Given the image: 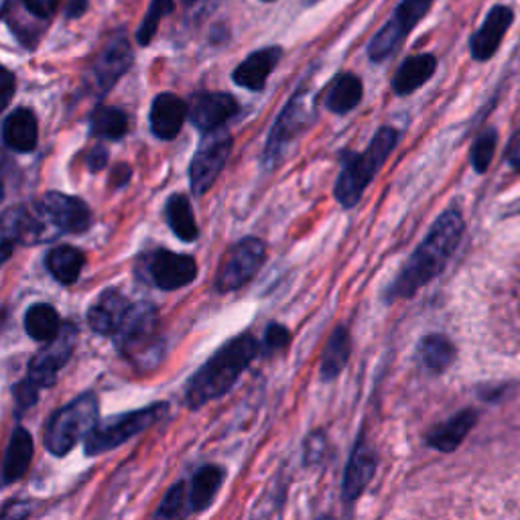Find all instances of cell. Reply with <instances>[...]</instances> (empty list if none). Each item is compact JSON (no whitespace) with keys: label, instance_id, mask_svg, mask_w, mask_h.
<instances>
[{"label":"cell","instance_id":"obj_1","mask_svg":"<svg viewBox=\"0 0 520 520\" xmlns=\"http://www.w3.org/2000/svg\"><path fill=\"white\" fill-rule=\"evenodd\" d=\"M464 236V220L460 212L449 210L439 216L425 240L411 254L399 277L386 289V303L413 297L421 287L443 273L449 258L458 250Z\"/></svg>","mask_w":520,"mask_h":520},{"label":"cell","instance_id":"obj_2","mask_svg":"<svg viewBox=\"0 0 520 520\" xmlns=\"http://www.w3.org/2000/svg\"><path fill=\"white\" fill-rule=\"evenodd\" d=\"M260 344L254 336L242 334L226 342L198 372H195L185 390V403L189 409H202L204 405L224 397L238 382L240 374L258 356Z\"/></svg>","mask_w":520,"mask_h":520},{"label":"cell","instance_id":"obj_3","mask_svg":"<svg viewBox=\"0 0 520 520\" xmlns=\"http://www.w3.org/2000/svg\"><path fill=\"white\" fill-rule=\"evenodd\" d=\"M397 143V130L393 126H382L366 147V151L344 155V167L334 187V195L342 208L350 210L358 206L366 187L378 175L390 153L395 151Z\"/></svg>","mask_w":520,"mask_h":520},{"label":"cell","instance_id":"obj_4","mask_svg":"<svg viewBox=\"0 0 520 520\" xmlns=\"http://www.w3.org/2000/svg\"><path fill=\"white\" fill-rule=\"evenodd\" d=\"M98 425V397L80 395L72 403L57 409L45 427V447L55 458L68 455L80 439H86Z\"/></svg>","mask_w":520,"mask_h":520},{"label":"cell","instance_id":"obj_5","mask_svg":"<svg viewBox=\"0 0 520 520\" xmlns=\"http://www.w3.org/2000/svg\"><path fill=\"white\" fill-rule=\"evenodd\" d=\"M167 409H169L167 403H155L139 411L122 413L106 419L104 423H98L94 431L86 437V445H84L86 455L92 458V455H102L106 451L124 445L128 439L145 433L149 427L159 423L167 415Z\"/></svg>","mask_w":520,"mask_h":520},{"label":"cell","instance_id":"obj_6","mask_svg":"<svg viewBox=\"0 0 520 520\" xmlns=\"http://www.w3.org/2000/svg\"><path fill=\"white\" fill-rule=\"evenodd\" d=\"M59 236L61 232L55 228V224L51 222V218L39 202L11 208L3 216V240H0V246H3V260H9L13 246L17 244H43Z\"/></svg>","mask_w":520,"mask_h":520},{"label":"cell","instance_id":"obj_7","mask_svg":"<svg viewBox=\"0 0 520 520\" xmlns=\"http://www.w3.org/2000/svg\"><path fill=\"white\" fill-rule=\"evenodd\" d=\"M159 311L151 303H130L118 332L112 336L128 360H139L159 346Z\"/></svg>","mask_w":520,"mask_h":520},{"label":"cell","instance_id":"obj_8","mask_svg":"<svg viewBox=\"0 0 520 520\" xmlns=\"http://www.w3.org/2000/svg\"><path fill=\"white\" fill-rule=\"evenodd\" d=\"M313 114H315L313 96L307 90L297 92L289 100V104L283 108V112L279 114L273 130H271L265 153H263V163L267 169H273L279 165L287 147L311 124Z\"/></svg>","mask_w":520,"mask_h":520},{"label":"cell","instance_id":"obj_9","mask_svg":"<svg viewBox=\"0 0 520 520\" xmlns=\"http://www.w3.org/2000/svg\"><path fill=\"white\" fill-rule=\"evenodd\" d=\"M267 256V246L260 238L246 236L240 242H236L218 271L216 279V291L218 293H234L242 289L246 283H250L256 273L260 271Z\"/></svg>","mask_w":520,"mask_h":520},{"label":"cell","instance_id":"obj_10","mask_svg":"<svg viewBox=\"0 0 520 520\" xmlns=\"http://www.w3.org/2000/svg\"><path fill=\"white\" fill-rule=\"evenodd\" d=\"M232 145L234 139L226 128H218L204 135L202 145L198 153L193 155L189 165V183L193 195H198L200 198V195H204L214 185V181L218 179V175L224 171L228 163Z\"/></svg>","mask_w":520,"mask_h":520},{"label":"cell","instance_id":"obj_11","mask_svg":"<svg viewBox=\"0 0 520 520\" xmlns=\"http://www.w3.org/2000/svg\"><path fill=\"white\" fill-rule=\"evenodd\" d=\"M433 0H403L390 19L370 41L368 55L372 61H384L393 55L403 39L415 29V25L427 15Z\"/></svg>","mask_w":520,"mask_h":520},{"label":"cell","instance_id":"obj_12","mask_svg":"<svg viewBox=\"0 0 520 520\" xmlns=\"http://www.w3.org/2000/svg\"><path fill=\"white\" fill-rule=\"evenodd\" d=\"M76 338H78V330L74 328V323H65V328H61L57 338L47 342V346L33 356V360L29 362L27 376L39 388H51L57 382L59 370L68 364L74 352Z\"/></svg>","mask_w":520,"mask_h":520},{"label":"cell","instance_id":"obj_13","mask_svg":"<svg viewBox=\"0 0 520 520\" xmlns=\"http://www.w3.org/2000/svg\"><path fill=\"white\" fill-rule=\"evenodd\" d=\"M149 281L161 291H177L191 285L198 277V263L193 256L171 250H155L145 260Z\"/></svg>","mask_w":520,"mask_h":520},{"label":"cell","instance_id":"obj_14","mask_svg":"<svg viewBox=\"0 0 520 520\" xmlns=\"http://www.w3.org/2000/svg\"><path fill=\"white\" fill-rule=\"evenodd\" d=\"M133 65V49H130L126 37H114L96 57L92 72H90V84L98 96L108 94L116 82L128 72Z\"/></svg>","mask_w":520,"mask_h":520},{"label":"cell","instance_id":"obj_15","mask_svg":"<svg viewBox=\"0 0 520 520\" xmlns=\"http://www.w3.org/2000/svg\"><path fill=\"white\" fill-rule=\"evenodd\" d=\"M61 234H82L92 226V212L86 202L74 195L49 191L39 200Z\"/></svg>","mask_w":520,"mask_h":520},{"label":"cell","instance_id":"obj_16","mask_svg":"<svg viewBox=\"0 0 520 520\" xmlns=\"http://www.w3.org/2000/svg\"><path fill=\"white\" fill-rule=\"evenodd\" d=\"M238 110L240 106L234 96L226 92H202L195 94L189 102V120L206 135L212 130L224 128L226 122L238 114Z\"/></svg>","mask_w":520,"mask_h":520},{"label":"cell","instance_id":"obj_17","mask_svg":"<svg viewBox=\"0 0 520 520\" xmlns=\"http://www.w3.org/2000/svg\"><path fill=\"white\" fill-rule=\"evenodd\" d=\"M376 466H378L376 449L370 445L366 437L360 435L352 449L344 482H342V498L348 506H352L364 494V490L368 488V484L376 474Z\"/></svg>","mask_w":520,"mask_h":520},{"label":"cell","instance_id":"obj_18","mask_svg":"<svg viewBox=\"0 0 520 520\" xmlns=\"http://www.w3.org/2000/svg\"><path fill=\"white\" fill-rule=\"evenodd\" d=\"M512 21H514L512 9H508L504 5L492 7V11L484 19L482 27L474 33V37L470 41V49H472L474 59L488 61L498 51V47H500L506 31L510 29Z\"/></svg>","mask_w":520,"mask_h":520},{"label":"cell","instance_id":"obj_19","mask_svg":"<svg viewBox=\"0 0 520 520\" xmlns=\"http://www.w3.org/2000/svg\"><path fill=\"white\" fill-rule=\"evenodd\" d=\"M283 51L281 47H267L250 53L238 68L234 70L232 78L240 88H246L250 92L265 90L269 76L273 74L275 65L279 63Z\"/></svg>","mask_w":520,"mask_h":520},{"label":"cell","instance_id":"obj_20","mask_svg":"<svg viewBox=\"0 0 520 520\" xmlns=\"http://www.w3.org/2000/svg\"><path fill=\"white\" fill-rule=\"evenodd\" d=\"M189 118V106L175 94H159L151 106V130L161 141H173Z\"/></svg>","mask_w":520,"mask_h":520},{"label":"cell","instance_id":"obj_21","mask_svg":"<svg viewBox=\"0 0 520 520\" xmlns=\"http://www.w3.org/2000/svg\"><path fill=\"white\" fill-rule=\"evenodd\" d=\"M130 307V301L116 289H106L88 311L92 332L100 336H114Z\"/></svg>","mask_w":520,"mask_h":520},{"label":"cell","instance_id":"obj_22","mask_svg":"<svg viewBox=\"0 0 520 520\" xmlns=\"http://www.w3.org/2000/svg\"><path fill=\"white\" fill-rule=\"evenodd\" d=\"M3 143L15 153H33L39 143L37 116L29 108H17L3 122Z\"/></svg>","mask_w":520,"mask_h":520},{"label":"cell","instance_id":"obj_23","mask_svg":"<svg viewBox=\"0 0 520 520\" xmlns=\"http://www.w3.org/2000/svg\"><path fill=\"white\" fill-rule=\"evenodd\" d=\"M226 480V472L222 466H202L191 478V488H189V506L191 512H204L212 506L216 500L222 484Z\"/></svg>","mask_w":520,"mask_h":520},{"label":"cell","instance_id":"obj_24","mask_svg":"<svg viewBox=\"0 0 520 520\" xmlns=\"http://www.w3.org/2000/svg\"><path fill=\"white\" fill-rule=\"evenodd\" d=\"M435 68H437V59L429 53L413 55V57L405 59L393 80L395 94H399V96L413 94L415 90H419L423 84H427L431 80V76L435 74Z\"/></svg>","mask_w":520,"mask_h":520},{"label":"cell","instance_id":"obj_25","mask_svg":"<svg viewBox=\"0 0 520 520\" xmlns=\"http://www.w3.org/2000/svg\"><path fill=\"white\" fill-rule=\"evenodd\" d=\"M33 462V439L31 433L23 427H17L11 435L7 455H5V466H3V484L9 486L17 480H21L29 466Z\"/></svg>","mask_w":520,"mask_h":520},{"label":"cell","instance_id":"obj_26","mask_svg":"<svg viewBox=\"0 0 520 520\" xmlns=\"http://www.w3.org/2000/svg\"><path fill=\"white\" fill-rule=\"evenodd\" d=\"M86 265V256L74 246H55L45 256V267L61 285H74Z\"/></svg>","mask_w":520,"mask_h":520},{"label":"cell","instance_id":"obj_27","mask_svg":"<svg viewBox=\"0 0 520 520\" xmlns=\"http://www.w3.org/2000/svg\"><path fill=\"white\" fill-rule=\"evenodd\" d=\"M476 413L474 411H462L455 417H451L447 423L435 427L429 435H427V445L437 449V451H443V453H449V451H455L462 441L466 439V435L472 431V427L476 425Z\"/></svg>","mask_w":520,"mask_h":520},{"label":"cell","instance_id":"obj_28","mask_svg":"<svg viewBox=\"0 0 520 520\" xmlns=\"http://www.w3.org/2000/svg\"><path fill=\"white\" fill-rule=\"evenodd\" d=\"M350 354H352L350 332L344 328V325H338V328L332 332L328 344H325V350H323L321 378L325 382L336 380L342 374V370L348 366Z\"/></svg>","mask_w":520,"mask_h":520},{"label":"cell","instance_id":"obj_29","mask_svg":"<svg viewBox=\"0 0 520 520\" xmlns=\"http://www.w3.org/2000/svg\"><path fill=\"white\" fill-rule=\"evenodd\" d=\"M364 96L362 80L354 74H340L325 92V108L334 114H348L352 112Z\"/></svg>","mask_w":520,"mask_h":520},{"label":"cell","instance_id":"obj_30","mask_svg":"<svg viewBox=\"0 0 520 520\" xmlns=\"http://www.w3.org/2000/svg\"><path fill=\"white\" fill-rule=\"evenodd\" d=\"M165 220L179 240H183V242L198 240V236H200L198 222H195L191 204L183 193L169 195V200L165 204Z\"/></svg>","mask_w":520,"mask_h":520},{"label":"cell","instance_id":"obj_31","mask_svg":"<svg viewBox=\"0 0 520 520\" xmlns=\"http://www.w3.org/2000/svg\"><path fill=\"white\" fill-rule=\"evenodd\" d=\"M61 319L53 305L35 303L25 313V330L35 342H51L61 332Z\"/></svg>","mask_w":520,"mask_h":520},{"label":"cell","instance_id":"obj_32","mask_svg":"<svg viewBox=\"0 0 520 520\" xmlns=\"http://www.w3.org/2000/svg\"><path fill=\"white\" fill-rule=\"evenodd\" d=\"M92 137L104 141H120L128 133V116L114 106H98L90 116Z\"/></svg>","mask_w":520,"mask_h":520},{"label":"cell","instance_id":"obj_33","mask_svg":"<svg viewBox=\"0 0 520 520\" xmlns=\"http://www.w3.org/2000/svg\"><path fill=\"white\" fill-rule=\"evenodd\" d=\"M453 358H455V348L441 334L425 336L419 344V362L423 364L425 370L433 374H441L443 370H447Z\"/></svg>","mask_w":520,"mask_h":520},{"label":"cell","instance_id":"obj_34","mask_svg":"<svg viewBox=\"0 0 520 520\" xmlns=\"http://www.w3.org/2000/svg\"><path fill=\"white\" fill-rule=\"evenodd\" d=\"M191 514V506H189V490L185 482H177L173 484L165 498L161 500L159 508L155 510V518H181Z\"/></svg>","mask_w":520,"mask_h":520},{"label":"cell","instance_id":"obj_35","mask_svg":"<svg viewBox=\"0 0 520 520\" xmlns=\"http://www.w3.org/2000/svg\"><path fill=\"white\" fill-rule=\"evenodd\" d=\"M175 9V3L173 0H151V7H149V13L137 33V39L141 45H149L157 33V27L161 23L163 17H167L169 13H173Z\"/></svg>","mask_w":520,"mask_h":520},{"label":"cell","instance_id":"obj_36","mask_svg":"<svg viewBox=\"0 0 520 520\" xmlns=\"http://www.w3.org/2000/svg\"><path fill=\"white\" fill-rule=\"evenodd\" d=\"M39 386L27 376L25 380H21L19 384H15L13 395H15V415L21 417L25 415L31 407H35V403L39 401Z\"/></svg>","mask_w":520,"mask_h":520},{"label":"cell","instance_id":"obj_37","mask_svg":"<svg viewBox=\"0 0 520 520\" xmlns=\"http://www.w3.org/2000/svg\"><path fill=\"white\" fill-rule=\"evenodd\" d=\"M291 342V332L281 323H271L269 328L265 330L263 342H260V350H263L265 356L277 354L281 350H285Z\"/></svg>","mask_w":520,"mask_h":520},{"label":"cell","instance_id":"obj_38","mask_svg":"<svg viewBox=\"0 0 520 520\" xmlns=\"http://www.w3.org/2000/svg\"><path fill=\"white\" fill-rule=\"evenodd\" d=\"M494 149H496V133L494 130H486V133L476 141L474 149H472V163L476 167V171L484 173L494 157Z\"/></svg>","mask_w":520,"mask_h":520},{"label":"cell","instance_id":"obj_39","mask_svg":"<svg viewBox=\"0 0 520 520\" xmlns=\"http://www.w3.org/2000/svg\"><path fill=\"white\" fill-rule=\"evenodd\" d=\"M325 447H328V439H325L323 431H313L305 439V466H315L321 462L325 455Z\"/></svg>","mask_w":520,"mask_h":520},{"label":"cell","instance_id":"obj_40","mask_svg":"<svg viewBox=\"0 0 520 520\" xmlns=\"http://www.w3.org/2000/svg\"><path fill=\"white\" fill-rule=\"evenodd\" d=\"M61 0H21V5L37 19L45 21L49 17H53V13L57 11Z\"/></svg>","mask_w":520,"mask_h":520},{"label":"cell","instance_id":"obj_41","mask_svg":"<svg viewBox=\"0 0 520 520\" xmlns=\"http://www.w3.org/2000/svg\"><path fill=\"white\" fill-rule=\"evenodd\" d=\"M218 3L220 0H189L187 11L193 19H200V17H206L208 13H212Z\"/></svg>","mask_w":520,"mask_h":520},{"label":"cell","instance_id":"obj_42","mask_svg":"<svg viewBox=\"0 0 520 520\" xmlns=\"http://www.w3.org/2000/svg\"><path fill=\"white\" fill-rule=\"evenodd\" d=\"M86 163H88V169H90V171H100V169H104L106 163H108V151H106L102 145L94 147V149L86 155Z\"/></svg>","mask_w":520,"mask_h":520},{"label":"cell","instance_id":"obj_43","mask_svg":"<svg viewBox=\"0 0 520 520\" xmlns=\"http://www.w3.org/2000/svg\"><path fill=\"white\" fill-rule=\"evenodd\" d=\"M15 76L11 70H3V82H0V88H3V108H7L11 104V98L15 94Z\"/></svg>","mask_w":520,"mask_h":520},{"label":"cell","instance_id":"obj_44","mask_svg":"<svg viewBox=\"0 0 520 520\" xmlns=\"http://www.w3.org/2000/svg\"><path fill=\"white\" fill-rule=\"evenodd\" d=\"M130 175H133V171H130V167H128L126 163H120V165H116V167H114V171H112V175H110L114 189H120V187H124V185L130 181Z\"/></svg>","mask_w":520,"mask_h":520},{"label":"cell","instance_id":"obj_45","mask_svg":"<svg viewBox=\"0 0 520 520\" xmlns=\"http://www.w3.org/2000/svg\"><path fill=\"white\" fill-rule=\"evenodd\" d=\"M88 9V0H68V7H65V17L76 19L82 17Z\"/></svg>","mask_w":520,"mask_h":520},{"label":"cell","instance_id":"obj_46","mask_svg":"<svg viewBox=\"0 0 520 520\" xmlns=\"http://www.w3.org/2000/svg\"><path fill=\"white\" fill-rule=\"evenodd\" d=\"M508 163L514 169H520V130L514 135V139L510 141V149H508Z\"/></svg>","mask_w":520,"mask_h":520},{"label":"cell","instance_id":"obj_47","mask_svg":"<svg viewBox=\"0 0 520 520\" xmlns=\"http://www.w3.org/2000/svg\"><path fill=\"white\" fill-rule=\"evenodd\" d=\"M267 3H271V0H267Z\"/></svg>","mask_w":520,"mask_h":520}]
</instances>
